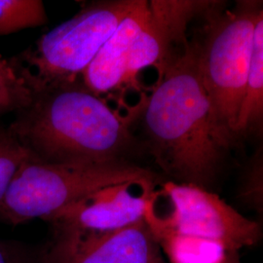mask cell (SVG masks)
Returning a JSON list of instances; mask_svg holds the SVG:
<instances>
[{
  "label": "cell",
  "instance_id": "cell-1",
  "mask_svg": "<svg viewBox=\"0 0 263 263\" xmlns=\"http://www.w3.org/2000/svg\"><path fill=\"white\" fill-rule=\"evenodd\" d=\"M141 145L175 182L208 187L230 145L216 127L195 38L171 57L151 95L135 106Z\"/></svg>",
  "mask_w": 263,
  "mask_h": 263
},
{
  "label": "cell",
  "instance_id": "cell-2",
  "mask_svg": "<svg viewBox=\"0 0 263 263\" xmlns=\"http://www.w3.org/2000/svg\"><path fill=\"white\" fill-rule=\"evenodd\" d=\"M134 118V110L120 114L79 79L35 88L8 129L39 162L137 163L145 152L132 129Z\"/></svg>",
  "mask_w": 263,
  "mask_h": 263
},
{
  "label": "cell",
  "instance_id": "cell-3",
  "mask_svg": "<svg viewBox=\"0 0 263 263\" xmlns=\"http://www.w3.org/2000/svg\"><path fill=\"white\" fill-rule=\"evenodd\" d=\"M261 16V1H238L231 10L223 9L221 2L215 1L204 15L203 36L194 37L215 122L230 146L236 141V120L250 70L254 28Z\"/></svg>",
  "mask_w": 263,
  "mask_h": 263
},
{
  "label": "cell",
  "instance_id": "cell-4",
  "mask_svg": "<svg viewBox=\"0 0 263 263\" xmlns=\"http://www.w3.org/2000/svg\"><path fill=\"white\" fill-rule=\"evenodd\" d=\"M124 182L159 185L153 171L134 162L52 164L27 160L0 201V219L13 226L59 212L102 188Z\"/></svg>",
  "mask_w": 263,
  "mask_h": 263
},
{
  "label": "cell",
  "instance_id": "cell-5",
  "mask_svg": "<svg viewBox=\"0 0 263 263\" xmlns=\"http://www.w3.org/2000/svg\"><path fill=\"white\" fill-rule=\"evenodd\" d=\"M136 3L137 0L92 1L71 19L44 33L17 59L28 69L33 90L79 80Z\"/></svg>",
  "mask_w": 263,
  "mask_h": 263
},
{
  "label": "cell",
  "instance_id": "cell-6",
  "mask_svg": "<svg viewBox=\"0 0 263 263\" xmlns=\"http://www.w3.org/2000/svg\"><path fill=\"white\" fill-rule=\"evenodd\" d=\"M157 187L144 214L155 238L169 234L198 237L221 245L228 253L260 241V226L209 189L172 180Z\"/></svg>",
  "mask_w": 263,
  "mask_h": 263
},
{
  "label": "cell",
  "instance_id": "cell-7",
  "mask_svg": "<svg viewBox=\"0 0 263 263\" xmlns=\"http://www.w3.org/2000/svg\"><path fill=\"white\" fill-rule=\"evenodd\" d=\"M158 186V185H157ZM155 185L124 182L102 188L51 217L56 236L112 232L144 219Z\"/></svg>",
  "mask_w": 263,
  "mask_h": 263
},
{
  "label": "cell",
  "instance_id": "cell-8",
  "mask_svg": "<svg viewBox=\"0 0 263 263\" xmlns=\"http://www.w3.org/2000/svg\"><path fill=\"white\" fill-rule=\"evenodd\" d=\"M151 17L136 38L127 67L125 86L137 84L142 69L154 66L158 76L179 47L187 40L191 20L203 16L214 1L151 0Z\"/></svg>",
  "mask_w": 263,
  "mask_h": 263
},
{
  "label": "cell",
  "instance_id": "cell-9",
  "mask_svg": "<svg viewBox=\"0 0 263 263\" xmlns=\"http://www.w3.org/2000/svg\"><path fill=\"white\" fill-rule=\"evenodd\" d=\"M46 263H166L151 227L142 219L103 234L56 236Z\"/></svg>",
  "mask_w": 263,
  "mask_h": 263
},
{
  "label": "cell",
  "instance_id": "cell-10",
  "mask_svg": "<svg viewBox=\"0 0 263 263\" xmlns=\"http://www.w3.org/2000/svg\"><path fill=\"white\" fill-rule=\"evenodd\" d=\"M151 17L149 1L137 0L135 7L81 74L80 79L86 88L104 98L125 86L132 46Z\"/></svg>",
  "mask_w": 263,
  "mask_h": 263
},
{
  "label": "cell",
  "instance_id": "cell-11",
  "mask_svg": "<svg viewBox=\"0 0 263 263\" xmlns=\"http://www.w3.org/2000/svg\"><path fill=\"white\" fill-rule=\"evenodd\" d=\"M263 120V16L254 28V45L244 98L236 120L235 137L261 130Z\"/></svg>",
  "mask_w": 263,
  "mask_h": 263
},
{
  "label": "cell",
  "instance_id": "cell-12",
  "mask_svg": "<svg viewBox=\"0 0 263 263\" xmlns=\"http://www.w3.org/2000/svg\"><path fill=\"white\" fill-rule=\"evenodd\" d=\"M155 239L170 263H226L228 255L221 245L207 239L179 234Z\"/></svg>",
  "mask_w": 263,
  "mask_h": 263
},
{
  "label": "cell",
  "instance_id": "cell-13",
  "mask_svg": "<svg viewBox=\"0 0 263 263\" xmlns=\"http://www.w3.org/2000/svg\"><path fill=\"white\" fill-rule=\"evenodd\" d=\"M33 95L27 68L0 56V116L27 107Z\"/></svg>",
  "mask_w": 263,
  "mask_h": 263
},
{
  "label": "cell",
  "instance_id": "cell-14",
  "mask_svg": "<svg viewBox=\"0 0 263 263\" xmlns=\"http://www.w3.org/2000/svg\"><path fill=\"white\" fill-rule=\"evenodd\" d=\"M47 22V13L40 0H0V36L37 28Z\"/></svg>",
  "mask_w": 263,
  "mask_h": 263
},
{
  "label": "cell",
  "instance_id": "cell-15",
  "mask_svg": "<svg viewBox=\"0 0 263 263\" xmlns=\"http://www.w3.org/2000/svg\"><path fill=\"white\" fill-rule=\"evenodd\" d=\"M29 158L28 151L12 132L8 128L0 127V201L17 172Z\"/></svg>",
  "mask_w": 263,
  "mask_h": 263
},
{
  "label": "cell",
  "instance_id": "cell-16",
  "mask_svg": "<svg viewBox=\"0 0 263 263\" xmlns=\"http://www.w3.org/2000/svg\"><path fill=\"white\" fill-rule=\"evenodd\" d=\"M0 263H28V261L15 247L0 242Z\"/></svg>",
  "mask_w": 263,
  "mask_h": 263
},
{
  "label": "cell",
  "instance_id": "cell-17",
  "mask_svg": "<svg viewBox=\"0 0 263 263\" xmlns=\"http://www.w3.org/2000/svg\"><path fill=\"white\" fill-rule=\"evenodd\" d=\"M236 254V253H228L226 263H240Z\"/></svg>",
  "mask_w": 263,
  "mask_h": 263
}]
</instances>
